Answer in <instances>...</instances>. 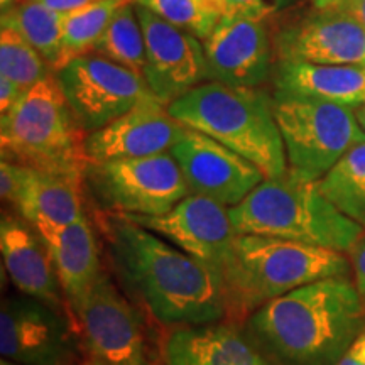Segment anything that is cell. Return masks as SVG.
<instances>
[{
	"mask_svg": "<svg viewBox=\"0 0 365 365\" xmlns=\"http://www.w3.org/2000/svg\"><path fill=\"white\" fill-rule=\"evenodd\" d=\"M244 328L272 365H335L365 330V299L349 276L328 277L262 304Z\"/></svg>",
	"mask_w": 365,
	"mask_h": 365,
	"instance_id": "obj_2",
	"label": "cell"
},
{
	"mask_svg": "<svg viewBox=\"0 0 365 365\" xmlns=\"http://www.w3.org/2000/svg\"><path fill=\"white\" fill-rule=\"evenodd\" d=\"M239 235H266L349 254L365 228L318 188L287 170L266 178L244 202L228 208Z\"/></svg>",
	"mask_w": 365,
	"mask_h": 365,
	"instance_id": "obj_3",
	"label": "cell"
},
{
	"mask_svg": "<svg viewBox=\"0 0 365 365\" xmlns=\"http://www.w3.org/2000/svg\"><path fill=\"white\" fill-rule=\"evenodd\" d=\"M272 100L287 170L303 180L319 181L354 145L365 143L352 107L298 98Z\"/></svg>",
	"mask_w": 365,
	"mask_h": 365,
	"instance_id": "obj_7",
	"label": "cell"
},
{
	"mask_svg": "<svg viewBox=\"0 0 365 365\" xmlns=\"http://www.w3.org/2000/svg\"><path fill=\"white\" fill-rule=\"evenodd\" d=\"M98 225L122 284L164 327L228 319L222 282L207 266L120 213L100 212Z\"/></svg>",
	"mask_w": 365,
	"mask_h": 365,
	"instance_id": "obj_1",
	"label": "cell"
},
{
	"mask_svg": "<svg viewBox=\"0 0 365 365\" xmlns=\"http://www.w3.org/2000/svg\"><path fill=\"white\" fill-rule=\"evenodd\" d=\"M314 9H333L354 17L365 27V0H312Z\"/></svg>",
	"mask_w": 365,
	"mask_h": 365,
	"instance_id": "obj_31",
	"label": "cell"
},
{
	"mask_svg": "<svg viewBox=\"0 0 365 365\" xmlns=\"http://www.w3.org/2000/svg\"><path fill=\"white\" fill-rule=\"evenodd\" d=\"M85 182L102 212L159 217L191 195L171 153L90 163Z\"/></svg>",
	"mask_w": 365,
	"mask_h": 365,
	"instance_id": "obj_8",
	"label": "cell"
},
{
	"mask_svg": "<svg viewBox=\"0 0 365 365\" xmlns=\"http://www.w3.org/2000/svg\"><path fill=\"white\" fill-rule=\"evenodd\" d=\"M317 185L341 213L365 228V143L354 145Z\"/></svg>",
	"mask_w": 365,
	"mask_h": 365,
	"instance_id": "obj_24",
	"label": "cell"
},
{
	"mask_svg": "<svg viewBox=\"0 0 365 365\" xmlns=\"http://www.w3.org/2000/svg\"><path fill=\"white\" fill-rule=\"evenodd\" d=\"M125 217L207 266L220 279L225 293L239 237L227 207L207 196L191 193L164 215Z\"/></svg>",
	"mask_w": 365,
	"mask_h": 365,
	"instance_id": "obj_12",
	"label": "cell"
},
{
	"mask_svg": "<svg viewBox=\"0 0 365 365\" xmlns=\"http://www.w3.org/2000/svg\"><path fill=\"white\" fill-rule=\"evenodd\" d=\"M124 2L127 0H98L80 11L68 14L58 70L71 59L93 51L113 14Z\"/></svg>",
	"mask_w": 365,
	"mask_h": 365,
	"instance_id": "obj_27",
	"label": "cell"
},
{
	"mask_svg": "<svg viewBox=\"0 0 365 365\" xmlns=\"http://www.w3.org/2000/svg\"><path fill=\"white\" fill-rule=\"evenodd\" d=\"M335 365H365V330L354 340Z\"/></svg>",
	"mask_w": 365,
	"mask_h": 365,
	"instance_id": "obj_34",
	"label": "cell"
},
{
	"mask_svg": "<svg viewBox=\"0 0 365 365\" xmlns=\"http://www.w3.org/2000/svg\"><path fill=\"white\" fill-rule=\"evenodd\" d=\"M182 130L185 125L171 115L170 107L153 97L102 129L88 132L85 150L90 163L156 156L170 153Z\"/></svg>",
	"mask_w": 365,
	"mask_h": 365,
	"instance_id": "obj_17",
	"label": "cell"
},
{
	"mask_svg": "<svg viewBox=\"0 0 365 365\" xmlns=\"http://www.w3.org/2000/svg\"><path fill=\"white\" fill-rule=\"evenodd\" d=\"M51 254L59 284L68 303L75 307L102 274L97 235L86 215L43 239Z\"/></svg>",
	"mask_w": 365,
	"mask_h": 365,
	"instance_id": "obj_22",
	"label": "cell"
},
{
	"mask_svg": "<svg viewBox=\"0 0 365 365\" xmlns=\"http://www.w3.org/2000/svg\"><path fill=\"white\" fill-rule=\"evenodd\" d=\"M170 112L182 125L212 137L255 164L266 178L287 173L274 100L261 88H232L205 81L175 100Z\"/></svg>",
	"mask_w": 365,
	"mask_h": 365,
	"instance_id": "obj_4",
	"label": "cell"
},
{
	"mask_svg": "<svg viewBox=\"0 0 365 365\" xmlns=\"http://www.w3.org/2000/svg\"><path fill=\"white\" fill-rule=\"evenodd\" d=\"M170 153L181 168L191 193L215 200L227 208L244 202L266 180L255 164L186 125Z\"/></svg>",
	"mask_w": 365,
	"mask_h": 365,
	"instance_id": "obj_13",
	"label": "cell"
},
{
	"mask_svg": "<svg viewBox=\"0 0 365 365\" xmlns=\"http://www.w3.org/2000/svg\"><path fill=\"white\" fill-rule=\"evenodd\" d=\"M168 24L205 41L213 33L220 16L208 0H132Z\"/></svg>",
	"mask_w": 365,
	"mask_h": 365,
	"instance_id": "obj_28",
	"label": "cell"
},
{
	"mask_svg": "<svg viewBox=\"0 0 365 365\" xmlns=\"http://www.w3.org/2000/svg\"><path fill=\"white\" fill-rule=\"evenodd\" d=\"M355 117H357L360 127H362L364 132H365V103L359 105V107L355 108Z\"/></svg>",
	"mask_w": 365,
	"mask_h": 365,
	"instance_id": "obj_37",
	"label": "cell"
},
{
	"mask_svg": "<svg viewBox=\"0 0 365 365\" xmlns=\"http://www.w3.org/2000/svg\"><path fill=\"white\" fill-rule=\"evenodd\" d=\"M27 170L29 168L16 163H0V195H2V202L11 205L12 208H16L21 198L22 188L26 185Z\"/></svg>",
	"mask_w": 365,
	"mask_h": 365,
	"instance_id": "obj_30",
	"label": "cell"
},
{
	"mask_svg": "<svg viewBox=\"0 0 365 365\" xmlns=\"http://www.w3.org/2000/svg\"><path fill=\"white\" fill-rule=\"evenodd\" d=\"M56 78L86 132L102 129L154 97L143 76L98 53L68 61Z\"/></svg>",
	"mask_w": 365,
	"mask_h": 365,
	"instance_id": "obj_10",
	"label": "cell"
},
{
	"mask_svg": "<svg viewBox=\"0 0 365 365\" xmlns=\"http://www.w3.org/2000/svg\"><path fill=\"white\" fill-rule=\"evenodd\" d=\"M85 176L29 168L14 210L44 239L85 215Z\"/></svg>",
	"mask_w": 365,
	"mask_h": 365,
	"instance_id": "obj_21",
	"label": "cell"
},
{
	"mask_svg": "<svg viewBox=\"0 0 365 365\" xmlns=\"http://www.w3.org/2000/svg\"><path fill=\"white\" fill-rule=\"evenodd\" d=\"M274 34L276 59L365 66V27L333 9H314Z\"/></svg>",
	"mask_w": 365,
	"mask_h": 365,
	"instance_id": "obj_16",
	"label": "cell"
},
{
	"mask_svg": "<svg viewBox=\"0 0 365 365\" xmlns=\"http://www.w3.org/2000/svg\"><path fill=\"white\" fill-rule=\"evenodd\" d=\"M272 97L313 100L357 108L365 103V66L276 59Z\"/></svg>",
	"mask_w": 365,
	"mask_h": 365,
	"instance_id": "obj_20",
	"label": "cell"
},
{
	"mask_svg": "<svg viewBox=\"0 0 365 365\" xmlns=\"http://www.w3.org/2000/svg\"><path fill=\"white\" fill-rule=\"evenodd\" d=\"M91 53H98L100 56L110 59V61L124 68H129L144 78V33L132 0H127L117 9Z\"/></svg>",
	"mask_w": 365,
	"mask_h": 365,
	"instance_id": "obj_25",
	"label": "cell"
},
{
	"mask_svg": "<svg viewBox=\"0 0 365 365\" xmlns=\"http://www.w3.org/2000/svg\"><path fill=\"white\" fill-rule=\"evenodd\" d=\"M22 93L24 91L14 83V81L0 76V115H6L14 105L19 102Z\"/></svg>",
	"mask_w": 365,
	"mask_h": 365,
	"instance_id": "obj_33",
	"label": "cell"
},
{
	"mask_svg": "<svg viewBox=\"0 0 365 365\" xmlns=\"http://www.w3.org/2000/svg\"><path fill=\"white\" fill-rule=\"evenodd\" d=\"M86 135L54 73L24 91L2 115V161L39 171L86 175Z\"/></svg>",
	"mask_w": 365,
	"mask_h": 365,
	"instance_id": "obj_6",
	"label": "cell"
},
{
	"mask_svg": "<svg viewBox=\"0 0 365 365\" xmlns=\"http://www.w3.org/2000/svg\"><path fill=\"white\" fill-rule=\"evenodd\" d=\"M17 4H19V0H0V12H2V16L11 12Z\"/></svg>",
	"mask_w": 365,
	"mask_h": 365,
	"instance_id": "obj_36",
	"label": "cell"
},
{
	"mask_svg": "<svg viewBox=\"0 0 365 365\" xmlns=\"http://www.w3.org/2000/svg\"><path fill=\"white\" fill-rule=\"evenodd\" d=\"M135 6V4H134ZM144 33V80L159 102L170 105L208 81L203 41L135 6Z\"/></svg>",
	"mask_w": 365,
	"mask_h": 365,
	"instance_id": "obj_14",
	"label": "cell"
},
{
	"mask_svg": "<svg viewBox=\"0 0 365 365\" xmlns=\"http://www.w3.org/2000/svg\"><path fill=\"white\" fill-rule=\"evenodd\" d=\"M0 252L4 267L21 294L43 301L59 312L71 313L48 245L22 217H2Z\"/></svg>",
	"mask_w": 365,
	"mask_h": 365,
	"instance_id": "obj_18",
	"label": "cell"
},
{
	"mask_svg": "<svg viewBox=\"0 0 365 365\" xmlns=\"http://www.w3.org/2000/svg\"><path fill=\"white\" fill-rule=\"evenodd\" d=\"M304 0H208L218 16L232 19L271 22L282 12L298 7Z\"/></svg>",
	"mask_w": 365,
	"mask_h": 365,
	"instance_id": "obj_29",
	"label": "cell"
},
{
	"mask_svg": "<svg viewBox=\"0 0 365 365\" xmlns=\"http://www.w3.org/2000/svg\"><path fill=\"white\" fill-rule=\"evenodd\" d=\"M0 24V76L27 91L54 75L48 61L19 31L4 22Z\"/></svg>",
	"mask_w": 365,
	"mask_h": 365,
	"instance_id": "obj_26",
	"label": "cell"
},
{
	"mask_svg": "<svg viewBox=\"0 0 365 365\" xmlns=\"http://www.w3.org/2000/svg\"><path fill=\"white\" fill-rule=\"evenodd\" d=\"M208 81L232 88H261L276 65L274 34L266 21L222 17L203 41Z\"/></svg>",
	"mask_w": 365,
	"mask_h": 365,
	"instance_id": "obj_15",
	"label": "cell"
},
{
	"mask_svg": "<svg viewBox=\"0 0 365 365\" xmlns=\"http://www.w3.org/2000/svg\"><path fill=\"white\" fill-rule=\"evenodd\" d=\"M81 365H97V364H93V362H90V360H86V362L81 364Z\"/></svg>",
	"mask_w": 365,
	"mask_h": 365,
	"instance_id": "obj_39",
	"label": "cell"
},
{
	"mask_svg": "<svg viewBox=\"0 0 365 365\" xmlns=\"http://www.w3.org/2000/svg\"><path fill=\"white\" fill-rule=\"evenodd\" d=\"M352 271L344 252L266 235H239L225 281L228 319L242 323L269 301Z\"/></svg>",
	"mask_w": 365,
	"mask_h": 365,
	"instance_id": "obj_5",
	"label": "cell"
},
{
	"mask_svg": "<svg viewBox=\"0 0 365 365\" xmlns=\"http://www.w3.org/2000/svg\"><path fill=\"white\" fill-rule=\"evenodd\" d=\"M66 19L68 14L54 12L33 0H19L0 22L19 31L56 73Z\"/></svg>",
	"mask_w": 365,
	"mask_h": 365,
	"instance_id": "obj_23",
	"label": "cell"
},
{
	"mask_svg": "<svg viewBox=\"0 0 365 365\" xmlns=\"http://www.w3.org/2000/svg\"><path fill=\"white\" fill-rule=\"evenodd\" d=\"M240 323L222 319L173 328L163 344L166 365H272Z\"/></svg>",
	"mask_w": 365,
	"mask_h": 365,
	"instance_id": "obj_19",
	"label": "cell"
},
{
	"mask_svg": "<svg viewBox=\"0 0 365 365\" xmlns=\"http://www.w3.org/2000/svg\"><path fill=\"white\" fill-rule=\"evenodd\" d=\"M0 365H21V364L12 362V360H9V359H2V362H0Z\"/></svg>",
	"mask_w": 365,
	"mask_h": 365,
	"instance_id": "obj_38",
	"label": "cell"
},
{
	"mask_svg": "<svg viewBox=\"0 0 365 365\" xmlns=\"http://www.w3.org/2000/svg\"><path fill=\"white\" fill-rule=\"evenodd\" d=\"M81 349L97 365H153L144 318L107 272L71 308Z\"/></svg>",
	"mask_w": 365,
	"mask_h": 365,
	"instance_id": "obj_9",
	"label": "cell"
},
{
	"mask_svg": "<svg viewBox=\"0 0 365 365\" xmlns=\"http://www.w3.org/2000/svg\"><path fill=\"white\" fill-rule=\"evenodd\" d=\"M81 349L71 313L43 301L9 296L0 308V350L21 365H75Z\"/></svg>",
	"mask_w": 365,
	"mask_h": 365,
	"instance_id": "obj_11",
	"label": "cell"
},
{
	"mask_svg": "<svg viewBox=\"0 0 365 365\" xmlns=\"http://www.w3.org/2000/svg\"><path fill=\"white\" fill-rule=\"evenodd\" d=\"M349 259L354 271L355 286H357L359 293L362 294V298L365 299V230L364 234L359 237V240L355 242L352 250L349 252Z\"/></svg>",
	"mask_w": 365,
	"mask_h": 365,
	"instance_id": "obj_32",
	"label": "cell"
},
{
	"mask_svg": "<svg viewBox=\"0 0 365 365\" xmlns=\"http://www.w3.org/2000/svg\"><path fill=\"white\" fill-rule=\"evenodd\" d=\"M33 2H38L41 6L51 9L54 12L61 14H71L75 11H80L90 4L98 2V0H33Z\"/></svg>",
	"mask_w": 365,
	"mask_h": 365,
	"instance_id": "obj_35",
	"label": "cell"
}]
</instances>
